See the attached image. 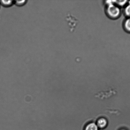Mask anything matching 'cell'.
Listing matches in <instances>:
<instances>
[{
    "mask_svg": "<svg viewBox=\"0 0 130 130\" xmlns=\"http://www.w3.org/2000/svg\"><path fill=\"white\" fill-rule=\"evenodd\" d=\"M128 2V1H113L114 3L120 8L126 6Z\"/></svg>",
    "mask_w": 130,
    "mask_h": 130,
    "instance_id": "obj_4",
    "label": "cell"
},
{
    "mask_svg": "<svg viewBox=\"0 0 130 130\" xmlns=\"http://www.w3.org/2000/svg\"><path fill=\"white\" fill-rule=\"evenodd\" d=\"M123 26L125 31L130 32V18H128L124 20Z\"/></svg>",
    "mask_w": 130,
    "mask_h": 130,
    "instance_id": "obj_3",
    "label": "cell"
},
{
    "mask_svg": "<svg viewBox=\"0 0 130 130\" xmlns=\"http://www.w3.org/2000/svg\"><path fill=\"white\" fill-rule=\"evenodd\" d=\"M125 15L128 18H130V3L125 6L124 10Z\"/></svg>",
    "mask_w": 130,
    "mask_h": 130,
    "instance_id": "obj_7",
    "label": "cell"
},
{
    "mask_svg": "<svg viewBox=\"0 0 130 130\" xmlns=\"http://www.w3.org/2000/svg\"><path fill=\"white\" fill-rule=\"evenodd\" d=\"M26 1L25 0H22V1H14V4L16 6H23L26 3Z\"/></svg>",
    "mask_w": 130,
    "mask_h": 130,
    "instance_id": "obj_8",
    "label": "cell"
},
{
    "mask_svg": "<svg viewBox=\"0 0 130 130\" xmlns=\"http://www.w3.org/2000/svg\"><path fill=\"white\" fill-rule=\"evenodd\" d=\"M126 130L124 129H122V130Z\"/></svg>",
    "mask_w": 130,
    "mask_h": 130,
    "instance_id": "obj_9",
    "label": "cell"
},
{
    "mask_svg": "<svg viewBox=\"0 0 130 130\" xmlns=\"http://www.w3.org/2000/svg\"><path fill=\"white\" fill-rule=\"evenodd\" d=\"M85 130H98V127L95 123H91L86 126Z\"/></svg>",
    "mask_w": 130,
    "mask_h": 130,
    "instance_id": "obj_6",
    "label": "cell"
},
{
    "mask_svg": "<svg viewBox=\"0 0 130 130\" xmlns=\"http://www.w3.org/2000/svg\"><path fill=\"white\" fill-rule=\"evenodd\" d=\"M1 4L5 7H9L11 6L14 4V1L11 0L9 1H5L2 0L0 1Z\"/></svg>",
    "mask_w": 130,
    "mask_h": 130,
    "instance_id": "obj_5",
    "label": "cell"
},
{
    "mask_svg": "<svg viewBox=\"0 0 130 130\" xmlns=\"http://www.w3.org/2000/svg\"><path fill=\"white\" fill-rule=\"evenodd\" d=\"M105 11L106 14L109 19L116 20L121 14V8L113 2V1H106L105 2Z\"/></svg>",
    "mask_w": 130,
    "mask_h": 130,
    "instance_id": "obj_1",
    "label": "cell"
},
{
    "mask_svg": "<svg viewBox=\"0 0 130 130\" xmlns=\"http://www.w3.org/2000/svg\"><path fill=\"white\" fill-rule=\"evenodd\" d=\"M107 124V122L106 120L104 118H101L98 120L97 125L98 128H102L106 127Z\"/></svg>",
    "mask_w": 130,
    "mask_h": 130,
    "instance_id": "obj_2",
    "label": "cell"
}]
</instances>
